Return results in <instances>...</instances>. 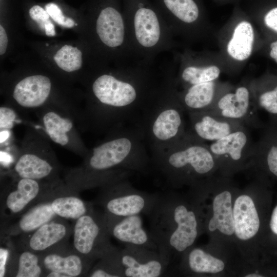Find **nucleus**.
I'll return each mask as SVG.
<instances>
[{
  "instance_id": "nucleus-1",
  "label": "nucleus",
  "mask_w": 277,
  "mask_h": 277,
  "mask_svg": "<svg viewBox=\"0 0 277 277\" xmlns=\"http://www.w3.org/2000/svg\"><path fill=\"white\" fill-rule=\"evenodd\" d=\"M152 65L143 62L102 67L91 75L87 98L81 109L80 128L107 133L116 128L136 125L158 91L163 80Z\"/></svg>"
},
{
  "instance_id": "nucleus-2",
  "label": "nucleus",
  "mask_w": 277,
  "mask_h": 277,
  "mask_svg": "<svg viewBox=\"0 0 277 277\" xmlns=\"http://www.w3.org/2000/svg\"><path fill=\"white\" fill-rule=\"evenodd\" d=\"M139 128L134 125L121 126L107 133L104 139L83 158L79 166L66 169L64 181L72 190L102 188L128 178L134 172L147 173L151 159Z\"/></svg>"
},
{
  "instance_id": "nucleus-3",
  "label": "nucleus",
  "mask_w": 277,
  "mask_h": 277,
  "mask_svg": "<svg viewBox=\"0 0 277 277\" xmlns=\"http://www.w3.org/2000/svg\"><path fill=\"white\" fill-rule=\"evenodd\" d=\"M150 217V234L158 251L171 263L193 246L205 233V213L197 192L159 193Z\"/></svg>"
},
{
  "instance_id": "nucleus-4",
  "label": "nucleus",
  "mask_w": 277,
  "mask_h": 277,
  "mask_svg": "<svg viewBox=\"0 0 277 277\" xmlns=\"http://www.w3.org/2000/svg\"><path fill=\"white\" fill-rule=\"evenodd\" d=\"M152 167L172 189L194 186L214 175L217 166L208 145L186 130L176 143L151 153Z\"/></svg>"
},
{
  "instance_id": "nucleus-5",
  "label": "nucleus",
  "mask_w": 277,
  "mask_h": 277,
  "mask_svg": "<svg viewBox=\"0 0 277 277\" xmlns=\"http://www.w3.org/2000/svg\"><path fill=\"white\" fill-rule=\"evenodd\" d=\"M185 113L177 98L173 77L166 69L160 89L135 125L151 153L169 147L184 135Z\"/></svg>"
},
{
  "instance_id": "nucleus-6",
  "label": "nucleus",
  "mask_w": 277,
  "mask_h": 277,
  "mask_svg": "<svg viewBox=\"0 0 277 277\" xmlns=\"http://www.w3.org/2000/svg\"><path fill=\"white\" fill-rule=\"evenodd\" d=\"M194 187L203 203L205 232L210 236V242L229 247L234 246L233 203L239 188L231 177L213 175Z\"/></svg>"
},
{
  "instance_id": "nucleus-7",
  "label": "nucleus",
  "mask_w": 277,
  "mask_h": 277,
  "mask_svg": "<svg viewBox=\"0 0 277 277\" xmlns=\"http://www.w3.org/2000/svg\"><path fill=\"white\" fill-rule=\"evenodd\" d=\"M125 15L131 48L136 61L153 65L155 57L172 46V32L163 16L143 1Z\"/></svg>"
},
{
  "instance_id": "nucleus-8",
  "label": "nucleus",
  "mask_w": 277,
  "mask_h": 277,
  "mask_svg": "<svg viewBox=\"0 0 277 277\" xmlns=\"http://www.w3.org/2000/svg\"><path fill=\"white\" fill-rule=\"evenodd\" d=\"M47 138L35 129L28 128L17 155L4 175L48 183L61 182L60 165Z\"/></svg>"
},
{
  "instance_id": "nucleus-9",
  "label": "nucleus",
  "mask_w": 277,
  "mask_h": 277,
  "mask_svg": "<svg viewBox=\"0 0 277 277\" xmlns=\"http://www.w3.org/2000/svg\"><path fill=\"white\" fill-rule=\"evenodd\" d=\"M260 183L259 176L244 189H239L234 200V244L246 263L254 261V242L261 227V217L255 196Z\"/></svg>"
},
{
  "instance_id": "nucleus-10",
  "label": "nucleus",
  "mask_w": 277,
  "mask_h": 277,
  "mask_svg": "<svg viewBox=\"0 0 277 277\" xmlns=\"http://www.w3.org/2000/svg\"><path fill=\"white\" fill-rule=\"evenodd\" d=\"M96 203L106 216L123 217L135 214L148 215L159 193H148L133 186L128 178L113 182L100 188Z\"/></svg>"
},
{
  "instance_id": "nucleus-11",
  "label": "nucleus",
  "mask_w": 277,
  "mask_h": 277,
  "mask_svg": "<svg viewBox=\"0 0 277 277\" xmlns=\"http://www.w3.org/2000/svg\"><path fill=\"white\" fill-rule=\"evenodd\" d=\"M230 248L211 242L204 246L194 245L181 255L179 270L188 276H217L239 271L241 265L231 262Z\"/></svg>"
},
{
  "instance_id": "nucleus-12",
  "label": "nucleus",
  "mask_w": 277,
  "mask_h": 277,
  "mask_svg": "<svg viewBox=\"0 0 277 277\" xmlns=\"http://www.w3.org/2000/svg\"><path fill=\"white\" fill-rule=\"evenodd\" d=\"M41 127L48 140L83 158L89 149L77 128L76 116L68 110L52 105L36 111Z\"/></svg>"
},
{
  "instance_id": "nucleus-13",
  "label": "nucleus",
  "mask_w": 277,
  "mask_h": 277,
  "mask_svg": "<svg viewBox=\"0 0 277 277\" xmlns=\"http://www.w3.org/2000/svg\"><path fill=\"white\" fill-rule=\"evenodd\" d=\"M5 183L1 192V215L6 221L21 216L35 205L46 199L57 183L12 177Z\"/></svg>"
},
{
  "instance_id": "nucleus-14",
  "label": "nucleus",
  "mask_w": 277,
  "mask_h": 277,
  "mask_svg": "<svg viewBox=\"0 0 277 277\" xmlns=\"http://www.w3.org/2000/svg\"><path fill=\"white\" fill-rule=\"evenodd\" d=\"M72 234L74 250L94 261L116 248L110 242L111 236L104 213L93 209L75 220Z\"/></svg>"
},
{
  "instance_id": "nucleus-15",
  "label": "nucleus",
  "mask_w": 277,
  "mask_h": 277,
  "mask_svg": "<svg viewBox=\"0 0 277 277\" xmlns=\"http://www.w3.org/2000/svg\"><path fill=\"white\" fill-rule=\"evenodd\" d=\"M253 145L246 126L208 145L220 175L231 177L240 171L248 169Z\"/></svg>"
},
{
  "instance_id": "nucleus-16",
  "label": "nucleus",
  "mask_w": 277,
  "mask_h": 277,
  "mask_svg": "<svg viewBox=\"0 0 277 277\" xmlns=\"http://www.w3.org/2000/svg\"><path fill=\"white\" fill-rule=\"evenodd\" d=\"M53 89L52 80L46 75L34 74L23 77L11 89L12 107L18 110L35 111L52 105L67 109L53 98Z\"/></svg>"
},
{
  "instance_id": "nucleus-17",
  "label": "nucleus",
  "mask_w": 277,
  "mask_h": 277,
  "mask_svg": "<svg viewBox=\"0 0 277 277\" xmlns=\"http://www.w3.org/2000/svg\"><path fill=\"white\" fill-rule=\"evenodd\" d=\"M255 102H252L250 92L245 86L239 87L234 92L220 95L208 111L216 115L239 122L246 127L264 128L265 125L258 115Z\"/></svg>"
},
{
  "instance_id": "nucleus-18",
  "label": "nucleus",
  "mask_w": 277,
  "mask_h": 277,
  "mask_svg": "<svg viewBox=\"0 0 277 277\" xmlns=\"http://www.w3.org/2000/svg\"><path fill=\"white\" fill-rule=\"evenodd\" d=\"M118 258L123 277L161 276L170 263L157 251L131 245L119 250Z\"/></svg>"
},
{
  "instance_id": "nucleus-19",
  "label": "nucleus",
  "mask_w": 277,
  "mask_h": 277,
  "mask_svg": "<svg viewBox=\"0 0 277 277\" xmlns=\"http://www.w3.org/2000/svg\"><path fill=\"white\" fill-rule=\"evenodd\" d=\"M38 254L44 276L47 277L87 276L94 262L68 244Z\"/></svg>"
},
{
  "instance_id": "nucleus-20",
  "label": "nucleus",
  "mask_w": 277,
  "mask_h": 277,
  "mask_svg": "<svg viewBox=\"0 0 277 277\" xmlns=\"http://www.w3.org/2000/svg\"><path fill=\"white\" fill-rule=\"evenodd\" d=\"M72 228L66 219L57 217L36 230L21 235L15 247L43 253L67 245Z\"/></svg>"
},
{
  "instance_id": "nucleus-21",
  "label": "nucleus",
  "mask_w": 277,
  "mask_h": 277,
  "mask_svg": "<svg viewBox=\"0 0 277 277\" xmlns=\"http://www.w3.org/2000/svg\"><path fill=\"white\" fill-rule=\"evenodd\" d=\"M105 216L111 236L125 245L137 246L159 251L150 233L143 228L140 214L123 217L105 215Z\"/></svg>"
},
{
  "instance_id": "nucleus-22",
  "label": "nucleus",
  "mask_w": 277,
  "mask_h": 277,
  "mask_svg": "<svg viewBox=\"0 0 277 277\" xmlns=\"http://www.w3.org/2000/svg\"><path fill=\"white\" fill-rule=\"evenodd\" d=\"M187 130L206 142L217 141L245 126L234 120L216 115L208 111L191 112Z\"/></svg>"
},
{
  "instance_id": "nucleus-23",
  "label": "nucleus",
  "mask_w": 277,
  "mask_h": 277,
  "mask_svg": "<svg viewBox=\"0 0 277 277\" xmlns=\"http://www.w3.org/2000/svg\"><path fill=\"white\" fill-rule=\"evenodd\" d=\"M254 143L248 169L264 172L277 179V124L270 122Z\"/></svg>"
},
{
  "instance_id": "nucleus-24",
  "label": "nucleus",
  "mask_w": 277,
  "mask_h": 277,
  "mask_svg": "<svg viewBox=\"0 0 277 277\" xmlns=\"http://www.w3.org/2000/svg\"><path fill=\"white\" fill-rule=\"evenodd\" d=\"M63 181L54 189L51 197V208L58 217L76 220L93 209Z\"/></svg>"
},
{
  "instance_id": "nucleus-25",
  "label": "nucleus",
  "mask_w": 277,
  "mask_h": 277,
  "mask_svg": "<svg viewBox=\"0 0 277 277\" xmlns=\"http://www.w3.org/2000/svg\"><path fill=\"white\" fill-rule=\"evenodd\" d=\"M52 192L45 200L18 216V221L3 230L6 236H15L31 232L49 221L58 217L51 208Z\"/></svg>"
},
{
  "instance_id": "nucleus-26",
  "label": "nucleus",
  "mask_w": 277,
  "mask_h": 277,
  "mask_svg": "<svg viewBox=\"0 0 277 277\" xmlns=\"http://www.w3.org/2000/svg\"><path fill=\"white\" fill-rule=\"evenodd\" d=\"M216 91L214 81L188 86L182 92L176 88L177 98L187 114L208 110L217 98Z\"/></svg>"
},
{
  "instance_id": "nucleus-27",
  "label": "nucleus",
  "mask_w": 277,
  "mask_h": 277,
  "mask_svg": "<svg viewBox=\"0 0 277 277\" xmlns=\"http://www.w3.org/2000/svg\"><path fill=\"white\" fill-rule=\"evenodd\" d=\"M162 16L172 33L181 24L192 25L200 15L199 7L194 0H161Z\"/></svg>"
},
{
  "instance_id": "nucleus-28",
  "label": "nucleus",
  "mask_w": 277,
  "mask_h": 277,
  "mask_svg": "<svg viewBox=\"0 0 277 277\" xmlns=\"http://www.w3.org/2000/svg\"><path fill=\"white\" fill-rule=\"evenodd\" d=\"M6 276L15 277L44 276L39 255L15 246L9 261Z\"/></svg>"
},
{
  "instance_id": "nucleus-29",
  "label": "nucleus",
  "mask_w": 277,
  "mask_h": 277,
  "mask_svg": "<svg viewBox=\"0 0 277 277\" xmlns=\"http://www.w3.org/2000/svg\"><path fill=\"white\" fill-rule=\"evenodd\" d=\"M254 32L250 23L240 22L235 28L227 45V52L233 58L244 61L250 55L254 42Z\"/></svg>"
},
{
  "instance_id": "nucleus-30",
  "label": "nucleus",
  "mask_w": 277,
  "mask_h": 277,
  "mask_svg": "<svg viewBox=\"0 0 277 277\" xmlns=\"http://www.w3.org/2000/svg\"><path fill=\"white\" fill-rule=\"evenodd\" d=\"M220 73V70L216 66L201 67L188 65L183 68L177 79L173 78V81L181 83L185 88L193 85L213 81Z\"/></svg>"
},
{
  "instance_id": "nucleus-31",
  "label": "nucleus",
  "mask_w": 277,
  "mask_h": 277,
  "mask_svg": "<svg viewBox=\"0 0 277 277\" xmlns=\"http://www.w3.org/2000/svg\"><path fill=\"white\" fill-rule=\"evenodd\" d=\"M53 60L61 70L67 73H72L82 68L83 53L76 47L65 45L57 50Z\"/></svg>"
},
{
  "instance_id": "nucleus-32",
  "label": "nucleus",
  "mask_w": 277,
  "mask_h": 277,
  "mask_svg": "<svg viewBox=\"0 0 277 277\" xmlns=\"http://www.w3.org/2000/svg\"><path fill=\"white\" fill-rule=\"evenodd\" d=\"M118 249L116 247L99 260L91 268L87 276L91 277H123L118 258Z\"/></svg>"
},
{
  "instance_id": "nucleus-33",
  "label": "nucleus",
  "mask_w": 277,
  "mask_h": 277,
  "mask_svg": "<svg viewBox=\"0 0 277 277\" xmlns=\"http://www.w3.org/2000/svg\"><path fill=\"white\" fill-rule=\"evenodd\" d=\"M254 102L259 109L264 110L270 115L271 122L277 124V85L261 92Z\"/></svg>"
},
{
  "instance_id": "nucleus-34",
  "label": "nucleus",
  "mask_w": 277,
  "mask_h": 277,
  "mask_svg": "<svg viewBox=\"0 0 277 277\" xmlns=\"http://www.w3.org/2000/svg\"><path fill=\"white\" fill-rule=\"evenodd\" d=\"M29 14L31 19L38 25L46 35L53 36L55 35L54 25L46 9L39 6L35 5L30 9Z\"/></svg>"
},
{
  "instance_id": "nucleus-35",
  "label": "nucleus",
  "mask_w": 277,
  "mask_h": 277,
  "mask_svg": "<svg viewBox=\"0 0 277 277\" xmlns=\"http://www.w3.org/2000/svg\"><path fill=\"white\" fill-rule=\"evenodd\" d=\"M45 9L52 19L61 26L70 28L75 26V22L70 17H65L55 4L51 3L47 4Z\"/></svg>"
},
{
  "instance_id": "nucleus-36",
  "label": "nucleus",
  "mask_w": 277,
  "mask_h": 277,
  "mask_svg": "<svg viewBox=\"0 0 277 277\" xmlns=\"http://www.w3.org/2000/svg\"><path fill=\"white\" fill-rule=\"evenodd\" d=\"M15 109L10 106H1L0 108L1 132L10 131L17 122Z\"/></svg>"
},
{
  "instance_id": "nucleus-37",
  "label": "nucleus",
  "mask_w": 277,
  "mask_h": 277,
  "mask_svg": "<svg viewBox=\"0 0 277 277\" xmlns=\"http://www.w3.org/2000/svg\"><path fill=\"white\" fill-rule=\"evenodd\" d=\"M265 25L277 32V7L268 11L264 17Z\"/></svg>"
},
{
  "instance_id": "nucleus-38",
  "label": "nucleus",
  "mask_w": 277,
  "mask_h": 277,
  "mask_svg": "<svg viewBox=\"0 0 277 277\" xmlns=\"http://www.w3.org/2000/svg\"><path fill=\"white\" fill-rule=\"evenodd\" d=\"M8 39L5 29L0 25V55H3L6 52Z\"/></svg>"
},
{
  "instance_id": "nucleus-39",
  "label": "nucleus",
  "mask_w": 277,
  "mask_h": 277,
  "mask_svg": "<svg viewBox=\"0 0 277 277\" xmlns=\"http://www.w3.org/2000/svg\"><path fill=\"white\" fill-rule=\"evenodd\" d=\"M269 227L271 232L277 235V205L272 212L269 222Z\"/></svg>"
},
{
  "instance_id": "nucleus-40",
  "label": "nucleus",
  "mask_w": 277,
  "mask_h": 277,
  "mask_svg": "<svg viewBox=\"0 0 277 277\" xmlns=\"http://www.w3.org/2000/svg\"><path fill=\"white\" fill-rule=\"evenodd\" d=\"M270 56L277 63V41L273 42L271 45Z\"/></svg>"
}]
</instances>
